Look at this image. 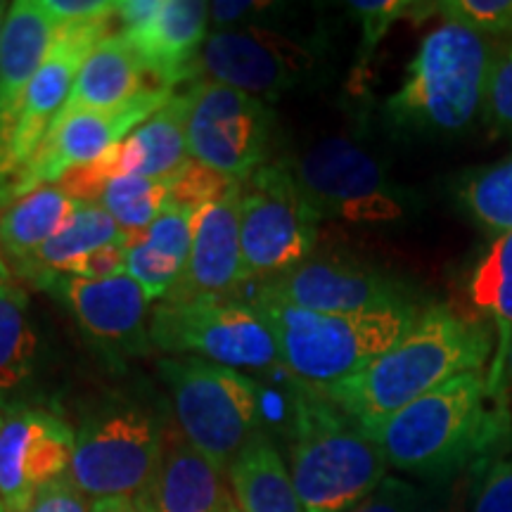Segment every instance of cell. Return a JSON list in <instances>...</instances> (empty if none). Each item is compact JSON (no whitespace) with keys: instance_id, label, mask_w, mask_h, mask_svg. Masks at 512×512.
<instances>
[{"instance_id":"43","label":"cell","mask_w":512,"mask_h":512,"mask_svg":"<svg viewBox=\"0 0 512 512\" xmlns=\"http://www.w3.org/2000/svg\"><path fill=\"white\" fill-rule=\"evenodd\" d=\"M43 5L60 22V27L117 15V3L112 0H43Z\"/></svg>"},{"instance_id":"21","label":"cell","mask_w":512,"mask_h":512,"mask_svg":"<svg viewBox=\"0 0 512 512\" xmlns=\"http://www.w3.org/2000/svg\"><path fill=\"white\" fill-rule=\"evenodd\" d=\"M233 501L223 486V475L190 444L178 422H169L162 434V453L143 496L147 512H219Z\"/></svg>"},{"instance_id":"45","label":"cell","mask_w":512,"mask_h":512,"mask_svg":"<svg viewBox=\"0 0 512 512\" xmlns=\"http://www.w3.org/2000/svg\"><path fill=\"white\" fill-rule=\"evenodd\" d=\"M15 200H17L15 176L3 174V171H0V214H3V211L8 209Z\"/></svg>"},{"instance_id":"1","label":"cell","mask_w":512,"mask_h":512,"mask_svg":"<svg viewBox=\"0 0 512 512\" xmlns=\"http://www.w3.org/2000/svg\"><path fill=\"white\" fill-rule=\"evenodd\" d=\"M494 347L496 339L482 320L434 304L361 373L318 392L368 432L453 377L484 370Z\"/></svg>"},{"instance_id":"5","label":"cell","mask_w":512,"mask_h":512,"mask_svg":"<svg viewBox=\"0 0 512 512\" xmlns=\"http://www.w3.org/2000/svg\"><path fill=\"white\" fill-rule=\"evenodd\" d=\"M290 475L304 512H347L387 477V458L354 418L299 382Z\"/></svg>"},{"instance_id":"37","label":"cell","mask_w":512,"mask_h":512,"mask_svg":"<svg viewBox=\"0 0 512 512\" xmlns=\"http://www.w3.org/2000/svg\"><path fill=\"white\" fill-rule=\"evenodd\" d=\"M470 512H512V458L498 460L477 477Z\"/></svg>"},{"instance_id":"49","label":"cell","mask_w":512,"mask_h":512,"mask_svg":"<svg viewBox=\"0 0 512 512\" xmlns=\"http://www.w3.org/2000/svg\"><path fill=\"white\" fill-rule=\"evenodd\" d=\"M219 512H240V508H238V503H235V501H230V503L223 505V508H221Z\"/></svg>"},{"instance_id":"35","label":"cell","mask_w":512,"mask_h":512,"mask_svg":"<svg viewBox=\"0 0 512 512\" xmlns=\"http://www.w3.org/2000/svg\"><path fill=\"white\" fill-rule=\"evenodd\" d=\"M166 181H169V202L166 204L195 211L221 200L223 195H228L233 185H238V181H233V178L223 176L219 171L209 169V166L192 162V159L178 174L166 178Z\"/></svg>"},{"instance_id":"10","label":"cell","mask_w":512,"mask_h":512,"mask_svg":"<svg viewBox=\"0 0 512 512\" xmlns=\"http://www.w3.org/2000/svg\"><path fill=\"white\" fill-rule=\"evenodd\" d=\"M152 347L166 354H192L233 370L273 373L283 368L278 344L252 304L238 302H162L150 316Z\"/></svg>"},{"instance_id":"24","label":"cell","mask_w":512,"mask_h":512,"mask_svg":"<svg viewBox=\"0 0 512 512\" xmlns=\"http://www.w3.org/2000/svg\"><path fill=\"white\" fill-rule=\"evenodd\" d=\"M467 297L477 311L491 318L496 328V347L486 380L491 392L505 399L501 382L512 344V230L496 235V240L479 256L467 280Z\"/></svg>"},{"instance_id":"44","label":"cell","mask_w":512,"mask_h":512,"mask_svg":"<svg viewBox=\"0 0 512 512\" xmlns=\"http://www.w3.org/2000/svg\"><path fill=\"white\" fill-rule=\"evenodd\" d=\"M91 512H147L145 505L136 498H100L93 501Z\"/></svg>"},{"instance_id":"4","label":"cell","mask_w":512,"mask_h":512,"mask_svg":"<svg viewBox=\"0 0 512 512\" xmlns=\"http://www.w3.org/2000/svg\"><path fill=\"white\" fill-rule=\"evenodd\" d=\"M496 41L446 22L422 38L399 91L384 102L387 124L408 136H453L482 114Z\"/></svg>"},{"instance_id":"33","label":"cell","mask_w":512,"mask_h":512,"mask_svg":"<svg viewBox=\"0 0 512 512\" xmlns=\"http://www.w3.org/2000/svg\"><path fill=\"white\" fill-rule=\"evenodd\" d=\"M413 8H418V5L408 3V0H356V3H349L351 15L361 24V43H358L354 67L356 76L366 72L368 64L373 62L375 50L387 36V31L392 29V24L413 12Z\"/></svg>"},{"instance_id":"22","label":"cell","mask_w":512,"mask_h":512,"mask_svg":"<svg viewBox=\"0 0 512 512\" xmlns=\"http://www.w3.org/2000/svg\"><path fill=\"white\" fill-rule=\"evenodd\" d=\"M195 216V209L166 204L150 228L119 235L126 247V273L143 287L150 302L166 299L181 278L190 256Z\"/></svg>"},{"instance_id":"18","label":"cell","mask_w":512,"mask_h":512,"mask_svg":"<svg viewBox=\"0 0 512 512\" xmlns=\"http://www.w3.org/2000/svg\"><path fill=\"white\" fill-rule=\"evenodd\" d=\"M242 183L197 211L192 247L181 278L166 294V304L230 302L247 283L240 245Z\"/></svg>"},{"instance_id":"2","label":"cell","mask_w":512,"mask_h":512,"mask_svg":"<svg viewBox=\"0 0 512 512\" xmlns=\"http://www.w3.org/2000/svg\"><path fill=\"white\" fill-rule=\"evenodd\" d=\"M387 465L406 475L446 482L479 470L508 439V401L479 373L453 377L368 430Z\"/></svg>"},{"instance_id":"36","label":"cell","mask_w":512,"mask_h":512,"mask_svg":"<svg viewBox=\"0 0 512 512\" xmlns=\"http://www.w3.org/2000/svg\"><path fill=\"white\" fill-rule=\"evenodd\" d=\"M124 176V164H121V143L114 145L107 155H102L95 162L72 169L62 181L55 185L74 197L76 202H100L102 192L110 185L114 178Z\"/></svg>"},{"instance_id":"20","label":"cell","mask_w":512,"mask_h":512,"mask_svg":"<svg viewBox=\"0 0 512 512\" xmlns=\"http://www.w3.org/2000/svg\"><path fill=\"white\" fill-rule=\"evenodd\" d=\"M60 22L43 0H15L5 17L0 41V162L15 131L29 83L46 60Z\"/></svg>"},{"instance_id":"11","label":"cell","mask_w":512,"mask_h":512,"mask_svg":"<svg viewBox=\"0 0 512 512\" xmlns=\"http://www.w3.org/2000/svg\"><path fill=\"white\" fill-rule=\"evenodd\" d=\"M185 95L192 162L238 183L268 164L275 117L266 100L209 79L192 81Z\"/></svg>"},{"instance_id":"46","label":"cell","mask_w":512,"mask_h":512,"mask_svg":"<svg viewBox=\"0 0 512 512\" xmlns=\"http://www.w3.org/2000/svg\"><path fill=\"white\" fill-rule=\"evenodd\" d=\"M501 392L505 396V401H512V344H510V354L508 361H505V370H503V382H501Z\"/></svg>"},{"instance_id":"34","label":"cell","mask_w":512,"mask_h":512,"mask_svg":"<svg viewBox=\"0 0 512 512\" xmlns=\"http://www.w3.org/2000/svg\"><path fill=\"white\" fill-rule=\"evenodd\" d=\"M437 12L491 41H512V0H444Z\"/></svg>"},{"instance_id":"27","label":"cell","mask_w":512,"mask_h":512,"mask_svg":"<svg viewBox=\"0 0 512 512\" xmlns=\"http://www.w3.org/2000/svg\"><path fill=\"white\" fill-rule=\"evenodd\" d=\"M79 204L60 185H41L17 197L0 214V252L12 261V268L55 238L72 221Z\"/></svg>"},{"instance_id":"39","label":"cell","mask_w":512,"mask_h":512,"mask_svg":"<svg viewBox=\"0 0 512 512\" xmlns=\"http://www.w3.org/2000/svg\"><path fill=\"white\" fill-rule=\"evenodd\" d=\"M418 498V486L406 482V479L387 475L368 496H363L347 512H413Z\"/></svg>"},{"instance_id":"23","label":"cell","mask_w":512,"mask_h":512,"mask_svg":"<svg viewBox=\"0 0 512 512\" xmlns=\"http://www.w3.org/2000/svg\"><path fill=\"white\" fill-rule=\"evenodd\" d=\"M150 74L140 64L138 55L119 34L105 36L83 62L64 110L57 117H72L81 112H107L126 105L140 93L150 91Z\"/></svg>"},{"instance_id":"19","label":"cell","mask_w":512,"mask_h":512,"mask_svg":"<svg viewBox=\"0 0 512 512\" xmlns=\"http://www.w3.org/2000/svg\"><path fill=\"white\" fill-rule=\"evenodd\" d=\"M67 306L88 337L124 354H147L152 347L145 328L150 299L131 275L110 280H83L57 275L48 290Z\"/></svg>"},{"instance_id":"48","label":"cell","mask_w":512,"mask_h":512,"mask_svg":"<svg viewBox=\"0 0 512 512\" xmlns=\"http://www.w3.org/2000/svg\"><path fill=\"white\" fill-rule=\"evenodd\" d=\"M8 8L10 5L0 0V41H3V27H5V17H8Z\"/></svg>"},{"instance_id":"40","label":"cell","mask_w":512,"mask_h":512,"mask_svg":"<svg viewBox=\"0 0 512 512\" xmlns=\"http://www.w3.org/2000/svg\"><path fill=\"white\" fill-rule=\"evenodd\" d=\"M93 505L88 503V496L83 494L72 482V477L64 475L55 482L43 486L29 505V512H91Z\"/></svg>"},{"instance_id":"7","label":"cell","mask_w":512,"mask_h":512,"mask_svg":"<svg viewBox=\"0 0 512 512\" xmlns=\"http://www.w3.org/2000/svg\"><path fill=\"white\" fill-rule=\"evenodd\" d=\"M162 434L159 420L138 403H105L76 432L69 477L93 501H143L162 453Z\"/></svg>"},{"instance_id":"6","label":"cell","mask_w":512,"mask_h":512,"mask_svg":"<svg viewBox=\"0 0 512 512\" xmlns=\"http://www.w3.org/2000/svg\"><path fill=\"white\" fill-rule=\"evenodd\" d=\"M185 437L221 475L261 434V387L240 370L195 356L159 361Z\"/></svg>"},{"instance_id":"41","label":"cell","mask_w":512,"mask_h":512,"mask_svg":"<svg viewBox=\"0 0 512 512\" xmlns=\"http://www.w3.org/2000/svg\"><path fill=\"white\" fill-rule=\"evenodd\" d=\"M72 278L83 280H110L126 275V247L121 240H114L110 245L95 249L93 254H88L86 259H81L79 264L67 268V273Z\"/></svg>"},{"instance_id":"38","label":"cell","mask_w":512,"mask_h":512,"mask_svg":"<svg viewBox=\"0 0 512 512\" xmlns=\"http://www.w3.org/2000/svg\"><path fill=\"white\" fill-rule=\"evenodd\" d=\"M479 475H482V467L446 479V482H432L425 489H420V498L413 512H465V501L472 496L470 484L477 482Z\"/></svg>"},{"instance_id":"17","label":"cell","mask_w":512,"mask_h":512,"mask_svg":"<svg viewBox=\"0 0 512 512\" xmlns=\"http://www.w3.org/2000/svg\"><path fill=\"white\" fill-rule=\"evenodd\" d=\"M259 290L316 313H366L413 304L406 287L392 275L339 256H309Z\"/></svg>"},{"instance_id":"29","label":"cell","mask_w":512,"mask_h":512,"mask_svg":"<svg viewBox=\"0 0 512 512\" xmlns=\"http://www.w3.org/2000/svg\"><path fill=\"white\" fill-rule=\"evenodd\" d=\"M38 337L29 318V297L15 280L0 285V408L36 373Z\"/></svg>"},{"instance_id":"16","label":"cell","mask_w":512,"mask_h":512,"mask_svg":"<svg viewBox=\"0 0 512 512\" xmlns=\"http://www.w3.org/2000/svg\"><path fill=\"white\" fill-rule=\"evenodd\" d=\"M112 17L88 19V22L62 24L57 29L53 46H50L46 60L29 83L27 95L22 100L15 131H12L10 145L5 150L0 171L17 176L27 166L31 155L46 138L48 128L53 126L57 114L64 110L72 88L79 76L83 62L93 53L110 27Z\"/></svg>"},{"instance_id":"9","label":"cell","mask_w":512,"mask_h":512,"mask_svg":"<svg viewBox=\"0 0 512 512\" xmlns=\"http://www.w3.org/2000/svg\"><path fill=\"white\" fill-rule=\"evenodd\" d=\"M320 219L347 223H394L406 214V195L384 166L349 138H325L283 162Z\"/></svg>"},{"instance_id":"26","label":"cell","mask_w":512,"mask_h":512,"mask_svg":"<svg viewBox=\"0 0 512 512\" xmlns=\"http://www.w3.org/2000/svg\"><path fill=\"white\" fill-rule=\"evenodd\" d=\"M119 235L121 228L117 221L107 214V209L100 202H81L72 221L36 254H31L24 264L15 266V275L38 287V290H48V285L57 275L67 273V268L79 264L95 249L119 240Z\"/></svg>"},{"instance_id":"32","label":"cell","mask_w":512,"mask_h":512,"mask_svg":"<svg viewBox=\"0 0 512 512\" xmlns=\"http://www.w3.org/2000/svg\"><path fill=\"white\" fill-rule=\"evenodd\" d=\"M482 119L494 136L512 138V41H496L494 46Z\"/></svg>"},{"instance_id":"12","label":"cell","mask_w":512,"mask_h":512,"mask_svg":"<svg viewBox=\"0 0 512 512\" xmlns=\"http://www.w3.org/2000/svg\"><path fill=\"white\" fill-rule=\"evenodd\" d=\"M316 69L309 46L283 31L240 27L211 31L195 64V81L223 83L261 100H275L297 88Z\"/></svg>"},{"instance_id":"30","label":"cell","mask_w":512,"mask_h":512,"mask_svg":"<svg viewBox=\"0 0 512 512\" xmlns=\"http://www.w3.org/2000/svg\"><path fill=\"white\" fill-rule=\"evenodd\" d=\"M456 200L486 233L512 230V155L458 178Z\"/></svg>"},{"instance_id":"15","label":"cell","mask_w":512,"mask_h":512,"mask_svg":"<svg viewBox=\"0 0 512 512\" xmlns=\"http://www.w3.org/2000/svg\"><path fill=\"white\" fill-rule=\"evenodd\" d=\"M76 432L41 408L8 403L0 425V508L29 512L43 486L69 475Z\"/></svg>"},{"instance_id":"14","label":"cell","mask_w":512,"mask_h":512,"mask_svg":"<svg viewBox=\"0 0 512 512\" xmlns=\"http://www.w3.org/2000/svg\"><path fill=\"white\" fill-rule=\"evenodd\" d=\"M121 36L157 86L174 91L195 79V64L209 38V3L200 0H119Z\"/></svg>"},{"instance_id":"3","label":"cell","mask_w":512,"mask_h":512,"mask_svg":"<svg viewBox=\"0 0 512 512\" xmlns=\"http://www.w3.org/2000/svg\"><path fill=\"white\" fill-rule=\"evenodd\" d=\"M271 328L283 370L306 387H330L361 373L413 328V304L366 313H316L256 290L249 302Z\"/></svg>"},{"instance_id":"8","label":"cell","mask_w":512,"mask_h":512,"mask_svg":"<svg viewBox=\"0 0 512 512\" xmlns=\"http://www.w3.org/2000/svg\"><path fill=\"white\" fill-rule=\"evenodd\" d=\"M320 221L283 162L259 166L242 181L240 195V245L247 280L271 283L309 259Z\"/></svg>"},{"instance_id":"47","label":"cell","mask_w":512,"mask_h":512,"mask_svg":"<svg viewBox=\"0 0 512 512\" xmlns=\"http://www.w3.org/2000/svg\"><path fill=\"white\" fill-rule=\"evenodd\" d=\"M10 280H15V278H12L8 261H5L3 252H0V285H3V283H10Z\"/></svg>"},{"instance_id":"28","label":"cell","mask_w":512,"mask_h":512,"mask_svg":"<svg viewBox=\"0 0 512 512\" xmlns=\"http://www.w3.org/2000/svg\"><path fill=\"white\" fill-rule=\"evenodd\" d=\"M228 477L240 512H304L290 467L264 432L242 448Z\"/></svg>"},{"instance_id":"25","label":"cell","mask_w":512,"mask_h":512,"mask_svg":"<svg viewBox=\"0 0 512 512\" xmlns=\"http://www.w3.org/2000/svg\"><path fill=\"white\" fill-rule=\"evenodd\" d=\"M188 95H174L143 126L121 143L124 176H145L166 181L185 164L188 155Z\"/></svg>"},{"instance_id":"50","label":"cell","mask_w":512,"mask_h":512,"mask_svg":"<svg viewBox=\"0 0 512 512\" xmlns=\"http://www.w3.org/2000/svg\"><path fill=\"white\" fill-rule=\"evenodd\" d=\"M0 425H3V408H0ZM0 512H3V508H0Z\"/></svg>"},{"instance_id":"42","label":"cell","mask_w":512,"mask_h":512,"mask_svg":"<svg viewBox=\"0 0 512 512\" xmlns=\"http://www.w3.org/2000/svg\"><path fill=\"white\" fill-rule=\"evenodd\" d=\"M275 10H278L275 3H254V0H242V3H209V27L214 31L261 27L259 19L273 15Z\"/></svg>"},{"instance_id":"13","label":"cell","mask_w":512,"mask_h":512,"mask_svg":"<svg viewBox=\"0 0 512 512\" xmlns=\"http://www.w3.org/2000/svg\"><path fill=\"white\" fill-rule=\"evenodd\" d=\"M174 98L169 88H150L126 105L107 112H81L57 117L46 138L22 171L15 176L17 197L62 181L72 169L100 159L143 126L147 119Z\"/></svg>"},{"instance_id":"31","label":"cell","mask_w":512,"mask_h":512,"mask_svg":"<svg viewBox=\"0 0 512 512\" xmlns=\"http://www.w3.org/2000/svg\"><path fill=\"white\" fill-rule=\"evenodd\" d=\"M169 202V181L145 176H121L107 185L100 204L117 221L121 233L150 228Z\"/></svg>"}]
</instances>
